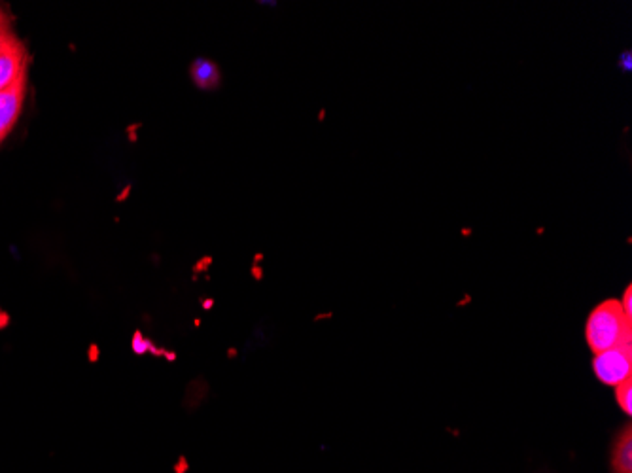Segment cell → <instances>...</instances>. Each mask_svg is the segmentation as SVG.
<instances>
[{
	"label": "cell",
	"mask_w": 632,
	"mask_h": 473,
	"mask_svg": "<svg viewBox=\"0 0 632 473\" xmlns=\"http://www.w3.org/2000/svg\"><path fill=\"white\" fill-rule=\"evenodd\" d=\"M585 339L595 354L615 347L632 352V320L617 300L602 301L592 309L585 324Z\"/></svg>",
	"instance_id": "1"
},
{
	"label": "cell",
	"mask_w": 632,
	"mask_h": 473,
	"mask_svg": "<svg viewBox=\"0 0 632 473\" xmlns=\"http://www.w3.org/2000/svg\"><path fill=\"white\" fill-rule=\"evenodd\" d=\"M595 375L602 384L617 386L625 383L632 375V352L625 348L615 347L597 352L592 358Z\"/></svg>",
	"instance_id": "2"
},
{
	"label": "cell",
	"mask_w": 632,
	"mask_h": 473,
	"mask_svg": "<svg viewBox=\"0 0 632 473\" xmlns=\"http://www.w3.org/2000/svg\"><path fill=\"white\" fill-rule=\"evenodd\" d=\"M27 53L15 36L0 28V91L27 76Z\"/></svg>",
	"instance_id": "3"
},
{
	"label": "cell",
	"mask_w": 632,
	"mask_h": 473,
	"mask_svg": "<svg viewBox=\"0 0 632 473\" xmlns=\"http://www.w3.org/2000/svg\"><path fill=\"white\" fill-rule=\"evenodd\" d=\"M25 95H27V76L17 80L8 89L0 91V142L14 129L15 121L22 114Z\"/></svg>",
	"instance_id": "4"
},
{
	"label": "cell",
	"mask_w": 632,
	"mask_h": 473,
	"mask_svg": "<svg viewBox=\"0 0 632 473\" xmlns=\"http://www.w3.org/2000/svg\"><path fill=\"white\" fill-rule=\"evenodd\" d=\"M611 473H632V431L631 426L619 430L611 447Z\"/></svg>",
	"instance_id": "5"
},
{
	"label": "cell",
	"mask_w": 632,
	"mask_h": 473,
	"mask_svg": "<svg viewBox=\"0 0 632 473\" xmlns=\"http://www.w3.org/2000/svg\"><path fill=\"white\" fill-rule=\"evenodd\" d=\"M189 74H191V80H194V84L199 89L207 91L216 89L220 85V80H222L218 64L212 63L210 59H205V57L195 59L191 67H189Z\"/></svg>",
	"instance_id": "6"
},
{
	"label": "cell",
	"mask_w": 632,
	"mask_h": 473,
	"mask_svg": "<svg viewBox=\"0 0 632 473\" xmlns=\"http://www.w3.org/2000/svg\"><path fill=\"white\" fill-rule=\"evenodd\" d=\"M615 399H617V405L623 409L625 415H631L632 413V381L631 379H626L625 383H621L615 386Z\"/></svg>",
	"instance_id": "7"
},
{
	"label": "cell",
	"mask_w": 632,
	"mask_h": 473,
	"mask_svg": "<svg viewBox=\"0 0 632 473\" xmlns=\"http://www.w3.org/2000/svg\"><path fill=\"white\" fill-rule=\"evenodd\" d=\"M131 347H133V352H135V354H146V352H150L152 341L146 339V337L140 334V332H137V334L133 335Z\"/></svg>",
	"instance_id": "8"
},
{
	"label": "cell",
	"mask_w": 632,
	"mask_h": 473,
	"mask_svg": "<svg viewBox=\"0 0 632 473\" xmlns=\"http://www.w3.org/2000/svg\"><path fill=\"white\" fill-rule=\"evenodd\" d=\"M621 307H623V313L626 314V318H631L632 320V288L631 286H626L625 293H623V300L619 301Z\"/></svg>",
	"instance_id": "9"
},
{
	"label": "cell",
	"mask_w": 632,
	"mask_h": 473,
	"mask_svg": "<svg viewBox=\"0 0 632 473\" xmlns=\"http://www.w3.org/2000/svg\"><path fill=\"white\" fill-rule=\"evenodd\" d=\"M619 64H621V67H623V70H626V72H629V70H631V67H632V55H631V51H625V53H623V55L619 57Z\"/></svg>",
	"instance_id": "10"
},
{
	"label": "cell",
	"mask_w": 632,
	"mask_h": 473,
	"mask_svg": "<svg viewBox=\"0 0 632 473\" xmlns=\"http://www.w3.org/2000/svg\"><path fill=\"white\" fill-rule=\"evenodd\" d=\"M89 360H91V362H97V360H99L97 345H91V347H89Z\"/></svg>",
	"instance_id": "11"
},
{
	"label": "cell",
	"mask_w": 632,
	"mask_h": 473,
	"mask_svg": "<svg viewBox=\"0 0 632 473\" xmlns=\"http://www.w3.org/2000/svg\"><path fill=\"white\" fill-rule=\"evenodd\" d=\"M8 320H10V318H8V314L4 313V311H0V327H6Z\"/></svg>",
	"instance_id": "12"
},
{
	"label": "cell",
	"mask_w": 632,
	"mask_h": 473,
	"mask_svg": "<svg viewBox=\"0 0 632 473\" xmlns=\"http://www.w3.org/2000/svg\"><path fill=\"white\" fill-rule=\"evenodd\" d=\"M210 305H214V301H210V300H207L205 301V309H209Z\"/></svg>",
	"instance_id": "13"
}]
</instances>
